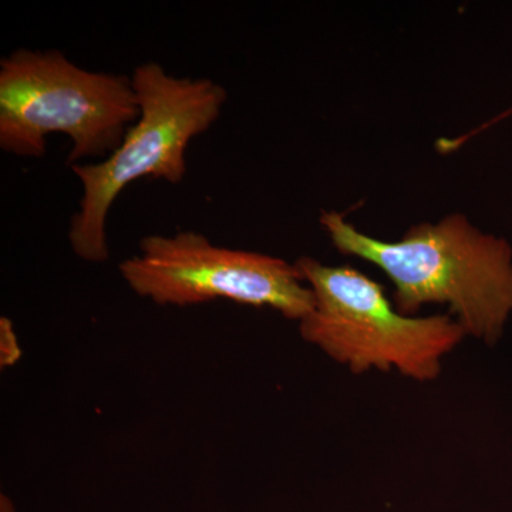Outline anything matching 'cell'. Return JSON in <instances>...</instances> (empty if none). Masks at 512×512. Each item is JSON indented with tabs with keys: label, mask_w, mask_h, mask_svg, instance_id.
I'll return each mask as SVG.
<instances>
[{
	"label": "cell",
	"mask_w": 512,
	"mask_h": 512,
	"mask_svg": "<svg viewBox=\"0 0 512 512\" xmlns=\"http://www.w3.org/2000/svg\"><path fill=\"white\" fill-rule=\"evenodd\" d=\"M320 225L340 254L377 266L394 286L397 311L414 316L424 305H447L466 335L494 345L512 315V248L484 234L463 214L421 222L399 241L369 237L338 211Z\"/></svg>",
	"instance_id": "cell-1"
},
{
	"label": "cell",
	"mask_w": 512,
	"mask_h": 512,
	"mask_svg": "<svg viewBox=\"0 0 512 512\" xmlns=\"http://www.w3.org/2000/svg\"><path fill=\"white\" fill-rule=\"evenodd\" d=\"M22 356L18 335L13 328L12 320L3 316L0 319V366L16 365Z\"/></svg>",
	"instance_id": "cell-6"
},
{
	"label": "cell",
	"mask_w": 512,
	"mask_h": 512,
	"mask_svg": "<svg viewBox=\"0 0 512 512\" xmlns=\"http://www.w3.org/2000/svg\"><path fill=\"white\" fill-rule=\"evenodd\" d=\"M295 265L313 293L312 312L299 322L302 338L357 375L394 369L430 382L467 336L450 315L397 311L383 286L353 266L323 265L309 256Z\"/></svg>",
	"instance_id": "cell-4"
},
{
	"label": "cell",
	"mask_w": 512,
	"mask_h": 512,
	"mask_svg": "<svg viewBox=\"0 0 512 512\" xmlns=\"http://www.w3.org/2000/svg\"><path fill=\"white\" fill-rule=\"evenodd\" d=\"M140 109L130 76L90 72L59 50H13L0 60V148L45 156L46 138L72 141L67 164L109 157Z\"/></svg>",
	"instance_id": "cell-3"
},
{
	"label": "cell",
	"mask_w": 512,
	"mask_h": 512,
	"mask_svg": "<svg viewBox=\"0 0 512 512\" xmlns=\"http://www.w3.org/2000/svg\"><path fill=\"white\" fill-rule=\"evenodd\" d=\"M130 77L140 109L136 123L109 157L72 165L83 194L69 242L74 254L87 262H104L110 256L107 217L121 191L147 177L181 183L191 141L220 119L227 101L220 83L173 76L156 62L141 63Z\"/></svg>",
	"instance_id": "cell-2"
},
{
	"label": "cell",
	"mask_w": 512,
	"mask_h": 512,
	"mask_svg": "<svg viewBox=\"0 0 512 512\" xmlns=\"http://www.w3.org/2000/svg\"><path fill=\"white\" fill-rule=\"evenodd\" d=\"M119 271L131 291L161 306L227 299L269 308L298 322L313 309V293L296 265L259 252L218 247L200 232L148 235Z\"/></svg>",
	"instance_id": "cell-5"
}]
</instances>
